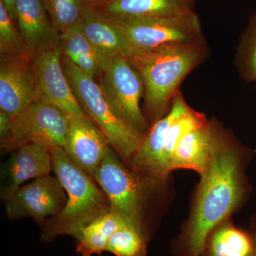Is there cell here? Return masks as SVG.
Here are the masks:
<instances>
[{"label":"cell","mask_w":256,"mask_h":256,"mask_svg":"<svg viewBox=\"0 0 256 256\" xmlns=\"http://www.w3.org/2000/svg\"><path fill=\"white\" fill-rule=\"evenodd\" d=\"M64 190L56 176L35 178L4 200L6 216L11 220L30 217L43 224L63 210L67 201Z\"/></svg>","instance_id":"30bf717a"},{"label":"cell","mask_w":256,"mask_h":256,"mask_svg":"<svg viewBox=\"0 0 256 256\" xmlns=\"http://www.w3.org/2000/svg\"><path fill=\"white\" fill-rule=\"evenodd\" d=\"M53 170L67 194L58 214L42 224V238L50 242L60 236L78 240L80 232L100 216L110 212V202L94 178L74 164L62 148L50 150Z\"/></svg>","instance_id":"7a4b0ae2"},{"label":"cell","mask_w":256,"mask_h":256,"mask_svg":"<svg viewBox=\"0 0 256 256\" xmlns=\"http://www.w3.org/2000/svg\"></svg>","instance_id":"f546056e"},{"label":"cell","mask_w":256,"mask_h":256,"mask_svg":"<svg viewBox=\"0 0 256 256\" xmlns=\"http://www.w3.org/2000/svg\"><path fill=\"white\" fill-rule=\"evenodd\" d=\"M80 28L104 60L116 56L130 58L132 56L124 32L117 23L98 10H92Z\"/></svg>","instance_id":"e0dca14e"},{"label":"cell","mask_w":256,"mask_h":256,"mask_svg":"<svg viewBox=\"0 0 256 256\" xmlns=\"http://www.w3.org/2000/svg\"><path fill=\"white\" fill-rule=\"evenodd\" d=\"M60 48L62 56L92 78H97L105 60L88 40L80 26L60 34Z\"/></svg>","instance_id":"ffe728a7"},{"label":"cell","mask_w":256,"mask_h":256,"mask_svg":"<svg viewBox=\"0 0 256 256\" xmlns=\"http://www.w3.org/2000/svg\"><path fill=\"white\" fill-rule=\"evenodd\" d=\"M190 109L178 92L173 99L170 112L156 121L144 136L131 163L132 171L151 182L163 181L170 174L164 160L165 144L170 126L178 116Z\"/></svg>","instance_id":"8fae6325"},{"label":"cell","mask_w":256,"mask_h":256,"mask_svg":"<svg viewBox=\"0 0 256 256\" xmlns=\"http://www.w3.org/2000/svg\"><path fill=\"white\" fill-rule=\"evenodd\" d=\"M214 131L208 122L186 133L175 148L171 171L184 168L194 170L201 176L204 174L212 156Z\"/></svg>","instance_id":"ac0fdd59"},{"label":"cell","mask_w":256,"mask_h":256,"mask_svg":"<svg viewBox=\"0 0 256 256\" xmlns=\"http://www.w3.org/2000/svg\"><path fill=\"white\" fill-rule=\"evenodd\" d=\"M110 148L104 133L86 114L68 118L64 150L74 164L92 178Z\"/></svg>","instance_id":"7c38bea8"},{"label":"cell","mask_w":256,"mask_h":256,"mask_svg":"<svg viewBox=\"0 0 256 256\" xmlns=\"http://www.w3.org/2000/svg\"><path fill=\"white\" fill-rule=\"evenodd\" d=\"M16 22L32 58L60 47V33L52 24L44 0H18Z\"/></svg>","instance_id":"5bb4252c"},{"label":"cell","mask_w":256,"mask_h":256,"mask_svg":"<svg viewBox=\"0 0 256 256\" xmlns=\"http://www.w3.org/2000/svg\"><path fill=\"white\" fill-rule=\"evenodd\" d=\"M96 78L106 99L120 117L143 134L148 127L140 106L144 92V82L129 58L116 56L105 60Z\"/></svg>","instance_id":"ba28073f"},{"label":"cell","mask_w":256,"mask_h":256,"mask_svg":"<svg viewBox=\"0 0 256 256\" xmlns=\"http://www.w3.org/2000/svg\"><path fill=\"white\" fill-rule=\"evenodd\" d=\"M52 170L50 150L43 144H26L12 152L1 171L2 200L11 196L25 182L50 174Z\"/></svg>","instance_id":"9a60e30c"},{"label":"cell","mask_w":256,"mask_h":256,"mask_svg":"<svg viewBox=\"0 0 256 256\" xmlns=\"http://www.w3.org/2000/svg\"><path fill=\"white\" fill-rule=\"evenodd\" d=\"M43 97L30 56L0 55V110L14 119Z\"/></svg>","instance_id":"9c48e42d"},{"label":"cell","mask_w":256,"mask_h":256,"mask_svg":"<svg viewBox=\"0 0 256 256\" xmlns=\"http://www.w3.org/2000/svg\"><path fill=\"white\" fill-rule=\"evenodd\" d=\"M127 226L111 212L100 216L80 232L76 252L82 256L100 255L106 252L108 242L114 232Z\"/></svg>","instance_id":"44dd1931"},{"label":"cell","mask_w":256,"mask_h":256,"mask_svg":"<svg viewBox=\"0 0 256 256\" xmlns=\"http://www.w3.org/2000/svg\"><path fill=\"white\" fill-rule=\"evenodd\" d=\"M54 26L63 33L82 24L96 8L92 0H44Z\"/></svg>","instance_id":"7402d4cb"},{"label":"cell","mask_w":256,"mask_h":256,"mask_svg":"<svg viewBox=\"0 0 256 256\" xmlns=\"http://www.w3.org/2000/svg\"><path fill=\"white\" fill-rule=\"evenodd\" d=\"M205 52L204 42H201L132 54L129 60L142 77L146 110L151 118H162L182 82L202 62Z\"/></svg>","instance_id":"3957f363"},{"label":"cell","mask_w":256,"mask_h":256,"mask_svg":"<svg viewBox=\"0 0 256 256\" xmlns=\"http://www.w3.org/2000/svg\"><path fill=\"white\" fill-rule=\"evenodd\" d=\"M112 1H114V0H92V2H94V5H95L96 8L101 6V5L107 4V3L110 2Z\"/></svg>","instance_id":"f1b7e54d"},{"label":"cell","mask_w":256,"mask_h":256,"mask_svg":"<svg viewBox=\"0 0 256 256\" xmlns=\"http://www.w3.org/2000/svg\"><path fill=\"white\" fill-rule=\"evenodd\" d=\"M250 236L252 239L254 245V256H256V224H254V226L252 227V230H250Z\"/></svg>","instance_id":"83f0119b"},{"label":"cell","mask_w":256,"mask_h":256,"mask_svg":"<svg viewBox=\"0 0 256 256\" xmlns=\"http://www.w3.org/2000/svg\"><path fill=\"white\" fill-rule=\"evenodd\" d=\"M149 239V234L127 225L114 232L106 252L116 256H146Z\"/></svg>","instance_id":"603a6c76"},{"label":"cell","mask_w":256,"mask_h":256,"mask_svg":"<svg viewBox=\"0 0 256 256\" xmlns=\"http://www.w3.org/2000/svg\"><path fill=\"white\" fill-rule=\"evenodd\" d=\"M117 24L126 37L132 54L160 47L204 42L200 20L194 11Z\"/></svg>","instance_id":"5b68a950"},{"label":"cell","mask_w":256,"mask_h":256,"mask_svg":"<svg viewBox=\"0 0 256 256\" xmlns=\"http://www.w3.org/2000/svg\"><path fill=\"white\" fill-rule=\"evenodd\" d=\"M0 55L30 56L24 44L16 22L12 18L2 2H0Z\"/></svg>","instance_id":"cb8c5ba5"},{"label":"cell","mask_w":256,"mask_h":256,"mask_svg":"<svg viewBox=\"0 0 256 256\" xmlns=\"http://www.w3.org/2000/svg\"><path fill=\"white\" fill-rule=\"evenodd\" d=\"M62 62L70 87L84 112L104 133L110 146L122 159H132L144 134L120 117L95 78L64 56Z\"/></svg>","instance_id":"277c9868"},{"label":"cell","mask_w":256,"mask_h":256,"mask_svg":"<svg viewBox=\"0 0 256 256\" xmlns=\"http://www.w3.org/2000/svg\"><path fill=\"white\" fill-rule=\"evenodd\" d=\"M60 47L33 57L40 78L43 102L57 108L68 117L85 114L80 107L62 62Z\"/></svg>","instance_id":"4fadbf2b"},{"label":"cell","mask_w":256,"mask_h":256,"mask_svg":"<svg viewBox=\"0 0 256 256\" xmlns=\"http://www.w3.org/2000/svg\"><path fill=\"white\" fill-rule=\"evenodd\" d=\"M94 180L110 202V212L128 226L148 233L143 222L144 194L139 175L130 171L109 150Z\"/></svg>","instance_id":"8992f818"},{"label":"cell","mask_w":256,"mask_h":256,"mask_svg":"<svg viewBox=\"0 0 256 256\" xmlns=\"http://www.w3.org/2000/svg\"><path fill=\"white\" fill-rule=\"evenodd\" d=\"M194 0H114L96 9L114 22L160 18L193 11Z\"/></svg>","instance_id":"2e32d148"},{"label":"cell","mask_w":256,"mask_h":256,"mask_svg":"<svg viewBox=\"0 0 256 256\" xmlns=\"http://www.w3.org/2000/svg\"><path fill=\"white\" fill-rule=\"evenodd\" d=\"M202 256H254L252 236L224 220L208 235Z\"/></svg>","instance_id":"d6986e66"},{"label":"cell","mask_w":256,"mask_h":256,"mask_svg":"<svg viewBox=\"0 0 256 256\" xmlns=\"http://www.w3.org/2000/svg\"><path fill=\"white\" fill-rule=\"evenodd\" d=\"M240 159L237 148L214 130L210 162L202 176L191 218L174 242L175 256H203L210 232L242 201Z\"/></svg>","instance_id":"6da1fadb"},{"label":"cell","mask_w":256,"mask_h":256,"mask_svg":"<svg viewBox=\"0 0 256 256\" xmlns=\"http://www.w3.org/2000/svg\"><path fill=\"white\" fill-rule=\"evenodd\" d=\"M18 0H0L4 8L8 10L10 16L16 22V4Z\"/></svg>","instance_id":"4316f807"},{"label":"cell","mask_w":256,"mask_h":256,"mask_svg":"<svg viewBox=\"0 0 256 256\" xmlns=\"http://www.w3.org/2000/svg\"><path fill=\"white\" fill-rule=\"evenodd\" d=\"M68 117L54 106L38 101L13 119L0 136V148L14 152L28 144H43L52 150L64 148Z\"/></svg>","instance_id":"52a82bcc"},{"label":"cell","mask_w":256,"mask_h":256,"mask_svg":"<svg viewBox=\"0 0 256 256\" xmlns=\"http://www.w3.org/2000/svg\"><path fill=\"white\" fill-rule=\"evenodd\" d=\"M244 70L250 80L256 79V16L252 22L246 38L244 50Z\"/></svg>","instance_id":"d4e9b609"},{"label":"cell","mask_w":256,"mask_h":256,"mask_svg":"<svg viewBox=\"0 0 256 256\" xmlns=\"http://www.w3.org/2000/svg\"><path fill=\"white\" fill-rule=\"evenodd\" d=\"M13 119L3 111L0 110V136L8 130Z\"/></svg>","instance_id":"484cf974"}]
</instances>
